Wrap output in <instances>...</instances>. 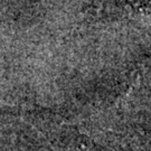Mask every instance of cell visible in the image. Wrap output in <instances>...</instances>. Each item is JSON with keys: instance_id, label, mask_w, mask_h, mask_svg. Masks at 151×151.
<instances>
[{"instance_id": "6da1fadb", "label": "cell", "mask_w": 151, "mask_h": 151, "mask_svg": "<svg viewBox=\"0 0 151 151\" xmlns=\"http://www.w3.org/2000/svg\"><path fill=\"white\" fill-rule=\"evenodd\" d=\"M143 1H145V0H143Z\"/></svg>"}]
</instances>
